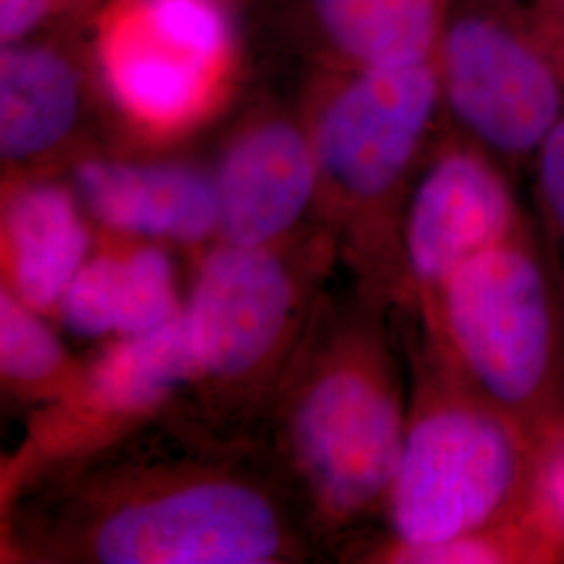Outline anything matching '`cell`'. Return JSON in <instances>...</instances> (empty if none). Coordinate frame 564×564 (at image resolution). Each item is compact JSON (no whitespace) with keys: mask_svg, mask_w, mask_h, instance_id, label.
I'll return each instance as SVG.
<instances>
[{"mask_svg":"<svg viewBox=\"0 0 564 564\" xmlns=\"http://www.w3.org/2000/svg\"><path fill=\"white\" fill-rule=\"evenodd\" d=\"M437 291L447 341L477 395L533 435L552 416L561 372L544 265L521 235L463 263Z\"/></svg>","mask_w":564,"mask_h":564,"instance_id":"6da1fadb","label":"cell"},{"mask_svg":"<svg viewBox=\"0 0 564 564\" xmlns=\"http://www.w3.org/2000/svg\"><path fill=\"white\" fill-rule=\"evenodd\" d=\"M191 328L178 312L172 321L116 343L93 368V395L109 412H142L174 389L202 377Z\"/></svg>","mask_w":564,"mask_h":564,"instance_id":"5bb4252c","label":"cell"},{"mask_svg":"<svg viewBox=\"0 0 564 564\" xmlns=\"http://www.w3.org/2000/svg\"><path fill=\"white\" fill-rule=\"evenodd\" d=\"M524 517L556 556L564 552V416H550L531 435Z\"/></svg>","mask_w":564,"mask_h":564,"instance_id":"e0dca14e","label":"cell"},{"mask_svg":"<svg viewBox=\"0 0 564 564\" xmlns=\"http://www.w3.org/2000/svg\"><path fill=\"white\" fill-rule=\"evenodd\" d=\"M39 310L11 289L0 295V368L18 383H41L63 362V349L53 330L36 316Z\"/></svg>","mask_w":564,"mask_h":564,"instance_id":"ac0fdd59","label":"cell"},{"mask_svg":"<svg viewBox=\"0 0 564 564\" xmlns=\"http://www.w3.org/2000/svg\"><path fill=\"white\" fill-rule=\"evenodd\" d=\"M4 242L13 293L34 310L59 305L88 260V230L67 191L30 184L7 205Z\"/></svg>","mask_w":564,"mask_h":564,"instance_id":"7c38bea8","label":"cell"},{"mask_svg":"<svg viewBox=\"0 0 564 564\" xmlns=\"http://www.w3.org/2000/svg\"><path fill=\"white\" fill-rule=\"evenodd\" d=\"M293 310V284L263 247L226 242L197 274L182 307L203 375L235 379L274 349Z\"/></svg>","mask_w":564,"mask_h":564,"instance_id":"ba28073f","label":"cell"},{"mask_svg":"<svg viewBox=\"0 0 564 564\" xmlns=\"http://www.w3.org/2000/svg\"><path fill=\"white\" fill-rule=\"evenodd\" d=\"M214 182L226 242L265 247L300 220L316 184V155L297 128L270 121L228 149Z\"/></svg>","mask_w":564,"mask_h":564,"instance_id":"9c48e42d","label":"cell"},{"mask_svg":"<svg viewBox=\"0 0 564 564\" xmlns=\"http://www.w3.org/2000/svg\"><path fill=\"white\" fill-rule=\"evenodd\" d=\"M53 0H0V39L15 44L48 13Z\"/></svg>","mask_w":564,"mask_h":564,"instance_id":"44dd1931","label":"cell"},{"mask_svg":"<svg viewBox=\"0 0 564 564\" xmlns=\"http://www.w3.org/2000/svg\"><path fill=\"white\" fill-rule=\"evenodd\" d=\"M335 46L362 67L431 59L440 18L435 0H314Z\"/></svg>","mask_w":564,"mask_h":564,"instance_id":"9a60e30c","label":"cell"},{"mask_svg":"<svg viewBox=\"0 0 564 564\" xmlns=\"http://www.w3.org/2000/svg\"><path fill=\"white\" fill-rule=\"evenodd\" d=\"M535 160L545 218L564 245V116L535 153Z\"/></svg>","mask_w":564,"mask_h":564,"instance_id":"ffe728a7","label":"cell"},{"mask_svg":"<svg viewBox=\"0 0 564 564\" xmlns=\"http://www.w3.org/2000/svg\"><path fill=\"white\" fill-rule=\"evenodd\" d=\"M121 258L97 256L86 260L61 297L65 326L86 339L118 333Z\"/></svg>","mask_w":564,"mask_h":564,"instance_id":"d6986e66","label":"cell"},{"mask_svg":"<svg viewBox=\"0 0 564 564\" xmlns=\"http://www.w3.org/2000/svg\"><path fill=\"white\" fill-rule=\"evenodd\" d=\"M512 18L468 13L442 41L440 82L464 128L510 160L535 155L564 116L563 53Z\"/></svg>","mask_w":564,"mask_h":564,"instance_id":"3957f363","label":"cell"},{"mask_svg":"<svg viewBox=\"0 0 564 564\" xmlns=\"http://www.w3.org/2000/svg\"><path fill=\"white\" fill-rule=\"evenodd\" d=\"M400 405L383 377L339 368L314 384L295 416V447L324 505L360 512L389 494L402 456Z\"/></svg>","mask_w":564,"mask_h":564,"instance_id":"5b68a950","label":"cell"},{"mask_svg":"<svg viewBox=\"0 0 564 564\" xmlns=\"http://www.w3.org/2000/svg\"><path fill=\"white\" fill-rule=\"evenodd\" d=\"M547 13V25H552L554 32H563V46H564V0H542Z\"/></svg>","mask_w":564,"mask_h":564,"instance_id":"7402d4cb","label":"cell"},{"mask_svg":"<svg viewBox=\"0 0 564 564\" xmlns=\"http://www.w3.org/2000/svg\"><path fill=\"white\" fill-rule=\"evenodd\" d=\"M76 182L97 220L128 235L195 242L218 228L216 182L191 167L86 162Z\"/></svg>","mask_w":564,"mask_h":564,"instance_id":"8fae6325","label":"cell"},{"mask_svg":"<svg viewBox=\"0 0 564 564\" xmlns=\"http://www.w3.org/2000/svg\"><path fill=\"white\" fill-rule=\"evenodd\" d=\"M442 82L429 61L362 67L330 101L318 126L316 158L356 199L391 191L414 160L433 120Z\"/></svg>","mask_w":564,"mask_h":564,"instance_id":"8992f818","label":"cell"},{"mask_svg":"<svg viewBox=\"0 0 564 564\" xmlns=\"http://www.w3.org/2000/svg\"><path fill=\"white\" fill-rule=\"evenodd\" d=\"M272 505L245 485L203 481L116 510L95 535L109 564H258L281 550Z\"/></svg>","mask_w":564,"mask_h":564,"instance_id":"277c9868","label":"cell"},{"mask_svg":"<svg viewBox=\"0 0 564 564\" xmlns=\"http://www.w3.org/2000/svg\"><path fill=\"white\" fill-rule=\"evenodd\" d=\"M80 88L72 65L44 46L9 44L0 57V153L30 160L74 128Z\"/></svg>","mask_w":564,"mask_h":564,"instance_id":"4fadbf2b","label":"cell"},{"mask_svg":"<svg viewBox=\"0 0 564 564\" xmlns=\"http://www.w3.org/2000/svg\"><path fill=\"white\" fill-rule=\"evenodd\" d=\"M529 456L531 435L479 395L426 408L389 487L400 544H442L523 517Z\"/></svg>","mask_w":564,"mask_h":564,"instance_id":"7a4b0ae2","label":"cell"},{"mask_svg":"<svg viewBox=\"0 0 564 564\" xmlns=\"http://www.w3.org/2000/svg\"><path fill=\"white\" fill-rule=\"evenodd\" d=\"M182 307L174 265L158 247H141L121 258L118 335L130 337L172 321Z\"/></svg>","mask_w":564,"mask_h":564,"instance_id":"2e32d148","label":"cell"},{"mask_svg":"<svg viewBox=\"0 0 564 564\" xmlns=\"http://www.w3.org/2000/svg\"><path fill=\"white\" fill-rule=\"evenodd\" d=\"M101 55L116 101L126 113L155 128L193 120L209 101L226 63L165 30L144 4L111 23Z\"/></svg>","mask_w":564,"mask_h":564,"instance_id":"30bf717a","label":"cell"},{"mask_svg":"<svg viewBox=\"0 0 564 564\" xmlns=\"http://www.w3.org/2000/svg\"><path fill=\"white\" fill-rule=\"evenodd\" d=\"M521 235L500 170L479 151L449 149L419 182L403 241L412 274L437 289L463 263Z\"/></svg>","mask_w":564,"mask_h":564,"instance_id":"52a82bcc","label":"cell"}]
</instances>
